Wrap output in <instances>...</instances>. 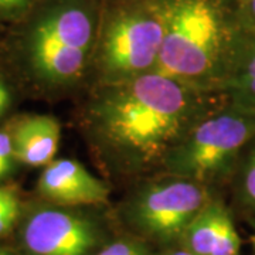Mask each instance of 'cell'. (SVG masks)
Returning <instances> with one entry per match:
<instances>
[{"label":"cell","mask_w":255,"mask_h":255,"mask_svg":"<svg viewBox=\"0 0 255 255\" xmlns=\"http://www.w3.org/2000/svg\"><path fill=\"white\" fill-rule=\"evenodd\" d=\"M14 162L16 159H14L11 135L9 130L0 129V179L6 177L13 170Z\"/></svg>","instance_id":"cell-15"},{"label":"cell","mask_w":255,"mask_h":255,"mask_svg":"<svg viewBox=\"0 0 255 255\" xmlns=\"http://www.w3.org/2000/svg\"><path fill=\"white\" fill-rule=\"evenodd\" d=\"M236 1H237V3H238V1H241V0H236Z\"/></svg>","instance_id":"cell-24"},{"label":"cell","mask_w":255,"mask_h":255,"mask_svg":"<svg viewBox=\"0 0 255 255\" xmlns=\"http://www.w3.org/2000/svg\"><path fill=\"white\" fill-rule=\"evenodd\" d=\"M97 43V14L88 0H54L27 27L23 50L30 71L48 85H68L84 73Z\"/></svg>","instance_id":"cell-3"},{"label":"cell","mask_w":255,"mask_h":255,"mask_svg":"<svg viewBox=\"0 0 255 255\" xmlns=\"http://www.w3.org/2000/svg\"><path fill=\"white\" fill-rule=\"evenodd\" d=\"M88 115L98 143L130 167L164 159L207 117L194 85L155 71L107 84Z\"/></svg>","instance_id":"cell-1"},{"label":"cell","mask_w":255,"mask_h":255,"mask_svg":"<svg viewBox=\"0 0 255 255\" xmlns=\"http://www.w3.org/2000/svg\"><path fill=\"white\" fill-rule=\"evenodd\" d=\"M204 184L182 177L153 183L137 191L129 216L137 228L152 237L172 241L182 237L190 221L210 203Z\"/></svg>","instance_id":"cell-6"},{"label":"cell","mask_w":255,"mask_h":255,"mask_svg":"<svg viewBox=\"0 0 255 255\" xmlns=\"http://www.w3.org/2000/svg\"><path fill=\"white\" fill-rule=\"evenodd\" d=\"M164 36L155 73L197 85L226 73L234 41L220 0H163Z\"/></svg>","instance_id":"cell-2"},{"label":"cell","mask_w":255,"mask_h":255,"mask_svg":"<svg viewBox=\"0 0 255 255\" xmlns=\"http://www.w3.org/2000/svg\"><path fill=\"white\" fill-rule=\"evenodd\" d=\"M170 255H193L191 253H189V251H186V250H183V251H176V253H173V254Z\"/></svg>","instance_id":"cell-22"},{"label":"cell","mask_w":255,"mask_h":255,"mask_svg":"<svg viewBox=\"0 0 255 255\" xmlns=\"http://www.w3.org/2000/svg\"><path fill=\"white\" fill-rule=\"evenodd\" d=\"M38 191L63 206L101 204L110 196L108 186L73 159H58L47 164L38 179Z\"/></svg>","instance_id":"cell-8"},{"label":"cell","mask_w":255,"mask_h":255,"mask_svg":"<svg viewBox=\"0 0 255 255\" xmlns=\"http://www.w3.org/2000/svg\"><path fill=\"white\" fill-rule=\"evenodd\" d=\"M0 255H10L6 250H3V248H0Z\"/></svg>","instance_id":"cell-23"},{"label":"cell","mask_w":255,"mask_h":255,"mask_svg":"<svg viewBox=\"0 0 255 255\" xmlns=\"http://www.w3.org/2000/svg\"><path fill=\"white\" fill-rule=\"evenodd\" d=\"M30 0H0V11L1 13H16L23 10Z\"/></svg>","instance_id":"cell-18"},{"label":"cell","mask_w":255,"mask_h":255,"mask_svg":"<svg viewBox=\"0 0 255 255\" xmlns=\"http://www.w3.org/2000/svg\"><path fill=\"white\" fill-rule=\"evenodd\" d=\"M97 255H149L146 248L132 241H117L101 250Z\"/></svg>","instance_id":"cell-16"},{"label":"cell","mask_w":255,"mask_h":255,"mask_svg":"<svg viewBox=\"0 0 255 255\" xmlns=\"http://www.w3.org/2000/svg\"><path fill=\"white\" fill-rule=\"evenodd\" d=\"M254 140L255 110L231 102L201 119L164 156L163 166L173 177L201 184L214 182L231 170Z\"/></svg>","instance_id":"cell-4"},{"label":"cell","mask_w":255,"mask_h":255,"mask_svg":"<svg viewBox=\"0 0 255 255\" xmlns=\"http://www.w3.org/2000/svg\"><path fill=\"white\" fill-rule=\"evenodd\" d=\"M17 199L16 193L9 189V187H0V206L9 203V201Z\"/></svg>","instance_id":"cell-20"},{"label":"cell","mask_w":255,"mask_h":255,"mask_svg":"<svg viewBox=\"0 0 255 255\" xmlns=\"http://www.w3.org/2000/svg\"><path fill=\"white\" fill-rule=\"evenodd\" d=\"M228 214L223 204L210 201L183 231L184 250L193 255H211Z\"/></svg>","instance_id":"cell-11"},{"label":"cell","mask_w":255,"mask_h":255,"mask_svg":"<svg viewBox=\"0 0 255 255\" xmlns=\"http://www.w3.org/2000/svg\"><path fill=\"white\" fill-rule=\"evenodd\" d=\"M250 240H251V246H253V248H254V251H255V221L253 223V233H251V237H250Z\"/></svg>","instance_id":"cell-21"},{"label":"cell","mask_w":255,"mask_h":255,"mask_svg":"<svg viewBox=\"0 0 255 255\" xmlns=\"http://www.w3.org/2000/svg\"><path fill=\"white\" fill-rule=\"evenodd\" d=\"M14 159L27 166H47L57 155L61 128L50 115H31L20 119L10 132Z\"/></svg>","instance_id":"cell-9"},{"label":"cell","mask_w":255,"mask_h":255,"mask_svg":"<svg viewBox=\"0 0 255 255\" xmlns=\"http://www.w3.org/2000/svg\"><path fill=\"white\" fill-rule=\"evenodd\" d=\"M246 152L238 179V196L243 206L255 211V140Z\"/></svg>","instance_id":"cell-12"},{"label":"cell","mask_w":255,"mask_h":255,"mask_svg":"<svg viewBox=\"0 0 255 255\" xmlns=\"http://www.w3.org/2000/svg\"><path fill=\"white\" fill-rule=\"evenodd\" d=\"M224 90L234 104L255 110V37L237 26L226 68Z\"/></svg>","instance_id":"cell-10"},{"label":"cell","mask_w":255,"mask_h":255,"mask_svg":"<svg viewBox=\"0 0 255 255\" xmlns=\"http://www.w3.org/2000/svg\"><path fill=\"white\" fill-rule=\"evenodd\" d=\"M164 36L163 1H146L117 10L100 38V67L111 82L155 71Z\"/></svg>","instance_id":"cell-5"},{"label":"cell","mask_w":255,"mask_h":255,"mask_svg":"<svg viewBox=\"0 0 255 255\" xmlns=\"http://www.w3.org/2000/svg\"><path fill=\"white\" fill-rule=\"evenodd\" d=\"M18 216V200L9 201L0 206V236L6 234L13 227L14 221Z\"/></svg>","instance_id":"cell-17"},{"label":"cell","mask_w":255,"mask_h":255,"mask_svg":"<svg viewBox=\"0 0 255 255\" xmlns=\"http://www.w3.org/2000/svg\"><path fill=\"white\" fill-rule=\"evenodd\" d=\"M236 26L241 31L255 37V0H241L237 3Z\"/></svg>","instance_id":"cell-14"},{"label":"cell","mask_w":255,"mask_h":255,"mask_svg":"<svg viewBox=\"0 0 255 255\" xmlns=\"http://www.w3.org/2000/svg\"><path fill=\"white\" fill-rule=\"evenodd\" d=\"M98 240V227L92 220L60 207L34 211L23 230L30 255H90Z\"/></svg>","instance_id":"cell-7"},{"label":"cell","mask_w":255,"mask_h":255,"mask_svg":"<svg viewBox=\"0 0 255 255\" xmlns=\"http://www.w3.org/2000/svg\"><path fill=\"white\" fill-rule=\"evenodd\" d=\"M241 253V238L238 236L231 216L228 214L224 220L216 246L211 255H240Z\"/></svg>","instance_id":"cell-13"},{"label":"cell","mask_w":255,"mask_h":255,"mask_svg":"<svg viewBox=\"0 0 255 255\" xmlns=\"http://www.w3.org/2000/svg\"><path fill=\"white\" fill-rule=\"evenodd\" d=\"M10 101H11V97H10L9 88H4L0 91V117L6 112V110L9 108Z\"/></svg>","instance_id":"cell-19"}]
</instances>
